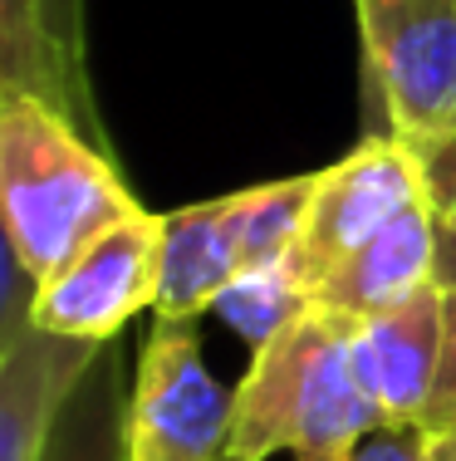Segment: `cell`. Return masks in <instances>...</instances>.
<instances>
[{
    "label": "cell",
    "mask_w": 456,
    "mask_h": 461,
    "mask_svg": "<svg viewBox=\"0 0 456 461\" xmlns=\"http://www.w3.org/2000/svg\"><path fill=\"white\" fill-rule=\"evenodd\" d=\"M0 212L5 246L40 280L143 212L108 148L35 94H0Z\"/></svg>",
    "instance_id": "1"
},
{
    "label": "cell",
    "mask_w": 456,
    "mask_h": 461,
    "mask_svg": "<svg viewBox=\"0 0 456 461\" xmlns=\"http://www.w3.org/2000/svg\"><path fill=\"white\" fill-rule=\"evenodd\" d=\"M353 329L358 320L314 304L280 339L255 348L251 373L236 383L231 461H270L275 452L304 461L344 452L388 427L358 378Z\"/></svg>",
    "instance_id": "2"
},
{
    "label": "cell",
    "mask_w": 456,
    "mask_h": 461,
    "mask_svg": "<svg viewBox=\"0 0 456 461\" xmlns=\"http://www.w3.org/2000/svg\"><path fill=\"white\" fill-rule=\"evenodd\" d=\"M368 138H456V0H353Z\"/></svg>",
    "instance_id": "3"
},
{
    "label": "cell",
    "mask_w": 456,
    "mask_h": 461,
    "mask_svg": "<svg viewBox=\"0 0 456 461\" xmlns=\"http://www.w3.org/2000/svg\"><path fill=\"white\" fill-rule=\"evenodd\" d=\"M236 388L201 354L197 320H157L128 398V461H231Z\"/></svg>",
    "instance_id": "4"
},
{
    "label": "cell",
    "mask_w": 456,
    "mask_h": 461,
    "mask_svg": "<svg viewBox=\"0 0 456 461\" xmlns=\"http://www.w3.org/2000/svg\"><path fill=\"white\" fill-rule=\"evenodd\" d=\"M417 202H427L422 196L417 152L398 138H363L349 158L324 167L319 182H314V202H309V216H304L300 250H295V270L309 285V294L358 246H368L378 230L393 226Z\"/></svg>",
    "instance_id": "5"
},
{
    "label": "cell",
    "mask_w": 456,
    "mask_h": 461,
    "mask_svg": "<svg viewBox=\"0 0 456 461\" xmlns=\"http://www.w3.org/2000/svg\"><path fill=\"white\" fill-rule=\"evenodd\" d=\"M162 290V216L138 212L89 250L35 285L30 320L49 334L113 344L128 320L157 310Z\"/></svg>",
    "instance_id": "6"
},
{
    "label": "cell",
    "mask_w": 456,
    "mask_h": 461,
    "mask_svg": "<svg viewBox=\"0 0 456 461\" xmlns=\"http://www.w3.org/2000/svg\"><path fill=\"white\" fill-rule=\"evenodd\" d=\"M108 344L49 334L30 320L0 339V461H40L64 408L103 358Z\"/></svg>",
    "instance_id": "7"
},
{
    "label": "cell",
    "mask_w": 456,
    "mask_h": 461,
    "mask_svg": "<svg viewBox=\"0 0 456 461\" xmlns=\"http://www.w3.org/2000/svg\"><path fill=\"white\" fill-rule=\"evenodd\" d=\"M442 329H447V290L412 294L398 310L358 320L353 358L363 393L388 422H422L442 368Z\"/></svg>",
    "instance_id": "8"
},
{
    "label": "cell",
    "mask_w": 456,
    "mask_h": 461,
    "mask_svg": "<svg viewBox=\"0 0 456 461\" xmlns=\"http://www.w3.org/2000/svg\"><path fill=\"white\" fill-rule=\"evenodd\" d=\"M241 206L246 186L162 216L157 320H201L211 314L216 294L241 276Z\"/></svg>",
    "instance_id": "9"
},
{
    "label": "cell",
    "mask_w": 456,
    "mask_h": 461,
    "mask_svg": "<svg viewBox=\"0 0 456 461\" xmlns=\"http://www.w3.org/2000/svg\"><path fill=\"white\" fill-rule=\"evenodd\" d=\"M432 285H437V230H432L427 202H417L393 226L378 230L368 246H358L314 290V304L344 314V320H373V314L398 310Z\"/></svg>",
    "instance_id": "10"
},
{
    "label": "cell",
    "mask_w": 456,
    "mask_h": 461,
    "mask_svg": "<svg viewBox=\"0 0 456 461\" xmlns=\"http://www.w3.org/2000/svg\"><path fill=\"white\" fill-rule=\"evenodd\" d=\"M0 94L49 98L94 142H103V128L94 118L89 74L59 50L45 15V0H0Z\"/></svg>",
    "instance_id": "11"
},
{
    "label": "cell",
    "mask_w": 456,
    "mask_h": 461,
    "mask_svg": "<svg viewBox=\"0 0 456 461\" xmlns=\"http://www.w3.org/2000/svg\"><path fill=\"white\" fill-rule=\"evenodd\" d=\"M128 398L133 388H123V358L108 344L40 461H128Z\"/></svg>",
    "instance_id": "12"
},
{
    "label": "cell",
    "mask_w": 456,
    "mask_h": 461,
    "mask_svg": "<svg viewBox=\"0 0 456 461\" xmlns=\"http://www.w3.org/2000/svg\"><path fill=\"white\" fill-rule=\"evenodd\" d=\"M314 182H319V172L246 186V206H241V276L270 270V266H295V250H300V236H304V216H309V202H314Z\"/></svg>",
    "instance_id": "13"
},
{
    "label": "cell",
    "mask_w": 456,
    "mask_h": 461,
    "mask_svg": "<svg viewBox=\"0 0 456 461\" xmlns=\"http://www.w3.org/2000/svg\"><path fill=\"white\" fill-rule=\"evenodd\" d=\"M309 310H314V294H309V285L300 280L295 266H270V270L236 276L211 304V314L226 329H236V334L251 344V354L265 348L270 339H280Z\"/></svg>",
    "instance_id": "14"
},
{
    "label": "cell",
    "mask_w": 456,
    "mask_h": 461,
    "mask_svg": "<svg viewBox=\"0 0 456 461\" xmlns=\"http://www.w3.org/2000/svg\"><path fill=\"white\" fill-rule=\"evenodd\" d=\"M422 167V196L437 230V285L456 290V138L412 148Z\"/></svg>",
    "instance_id": "15"
},
{
    "label": "cell",
    "mask_w": 456,
    "mask_h": 461,
    "mask_svg": "<svg viewBox=\"0 0 456 461\" xmlns=\"http://www.w3.org/2000/svg\"><path fill=\"white\" fill-rule=\"evenodd\" d=\"M304 461H432V432L422 422H388L378 432L358 437L344 452H324Z\"/></svg>",
    "instance_id": "16"
},
{
    "label": "cell",
    "mask_w": 456,
    "mask_h": 461,
    "mask_svg": "<svg viewBox=\"0 0 456 461\" xmlns=\"http://www.w3.org/2000/svg\"><path fill=\"white\" fill-rule=\"evenodd\" d=\"M427 432H456V290H447V329H442V368H437V388H432Z\"/></svg>",
    "instance_id": "17"
},
{
    "label": "cell",
    "mask_w": 456,
    "mask_h": 461,
    "mask_svg": "<svg viewBox=\"0 0 456 461\" xmlns=\"http://www.w3.org/2000/svg\"><path fill=\"white\" fill-rule=\"evenodd\" d=\"M45 15H49L59 50L84 69V0H45Z\"/></svg>",
    "instance_id": "18"
},
{
    "label": "cell",
    "mask_w": 456,
    "mask_h": 461,
    "mask_svg": "<svg viewBox=\"0 0 456 461\" xmlns=\"http://www.w3.org/2000/svg\"><path fill=\"white\" fill-rule=\"evenodd\" d=\"M432 461H456V432H432Z\"/></svg>",
    "instance_id": "19"
}]
</instances>
